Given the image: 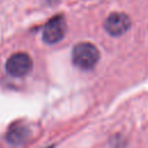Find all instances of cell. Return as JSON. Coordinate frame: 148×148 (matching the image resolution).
Wrapping results in <instances>:
<instances>
[{"mask_svg":"<svg viewBox=\"0 0 148 148\" xmlns=\"http://www.w3.org/2000/svg\"><path fill=\"white\" fill-rule=\"evenodd\" d=\"M72 59L76 67L81 69H91L99 59V52L94 44L83 42L74 46Z\"/></svg>","mask_w":148,"mask_h":148,"instance_id":"6da1fadb","label":"cell"},{"mask_svg":"<svg viewBox=\"0 0 148 148\" xmlns=\"http://www.w3.org/2000/svg\"><path fill=\"white\" fill-rule=\"evenodd\" d=\"M32 68V60L28 53L17 52L12 54L6 61V71L9 75L21 77L27 75Z\"/></svg>","mask_w":148,"mask_h":148,"instance_id":"7a4b0ae2","label":"cell"},{"mask_svg":"<svg viewBox=\"0 0 148 148\" xmlns=\"http://www.w3.org/2000/svg\"><path fill=\"white\" fill-rule=\"evenodd\" d=\"M66 22L62 16L51 18L43 29V40L46 44H56L61 40L66 34Z\"/></svg>","mask_w":148,"mask_h":148,"instance_id":"3957f363","label":"cell"},{"mask_svg":"<svg viewBox=\"0 0 148 148\" xmlns=\"http://www.w3.org/2000/svg\"><path fill=\"white\" fill-rule=\"evenodd\" d=\"M29 136V130L22 124H15L6 134V140L14 146L22 145Z\"/></svg>","mask_w":148,"mask_h":148,"instance_id":"5b68a950","label":"cell"},{"mask_svg":"<svg viewBox=\"0 0 148 148\" xmlns=\"http://www.w3.org/2000/svg\"><path fill=\"white\" fill-rule=\"evenodd\" d=\"M104 28L111 36H121L131 28V20L124 13H112L104 22Z\"/></svg>","mask_w":148,"mask_h":148,"instance_id":"277c9868","label":"cell"}]
</instances>
